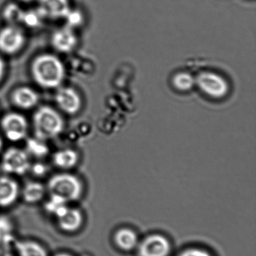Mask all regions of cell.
<instances>
[{"label":"cell","mask_w":256,"mask_h":256,"mask_svg":"<svg viewBox=\"0 0 256 256\" xmlns=\"http://www.w3.org/2000/svg\"><path fill=\"white\" fill-rule=\"evenodd\" d=\"M21 1L24 2H31L34 1V0H21Z\"/></svg>","instance_id":"1f68e13d"},{"label":"cell","mask_w":256,"mask_h":256,"mask_svg":"<svg viewBox=\"0 0 256 256\" xmlns=\"http://www.w3.org/2000/svg\"><path fill=\"white\" fill-rule=\"evenodd\" d=\"M64 19L66 21V26L74 30L83 24L84 16L80 10L70 9Z\"/></svg>","instance_id":"d4e9b609"},{"label":"cell","mask_w":256,"mask_h":256,"mask_svg":"<svg viewBox=\"0 0 256 256\" xmlns=\"http://www.w3.org/2000/svg\"><path fill=\"white\" fill-rule=\"evenodd\" d=\"M15 250L19 256H48L45 248L33 240H15Z\"/></svg>","instance_id":"9a60e30c"},{"label":"cell","mask_w":256,"mask_h":256,"mask_svg":"<svg viewBox=\"0 0 256 256\" xmlns=\"http://www.w3.org/2000/svg\"><path fill=\"white\" fill-rule=\"evenodd\" d=\"M172 82L176 90L180 92H186L194 86L195 80L190 74L180 72L174 75Z\"/></svg>","instance_id":"44dd1931"},{"label":"cell","mask_w":256,"mask_h":256,"mask_svg":"<svg viewBox=\"0 0 256 256\" xmlns=\"http://www.w3.org/2000/svg\"><path fill=\"white\" fill-rule=\"evenodd\" d=\"M83 189L81 180L69 173L55 174L48 180L50 196L58 197L67 203L79 200L82 196Z\"/></svg>","instance_id":"3957f363"},{"label":"cell","mask_w":256,"mask_h":256,"mask_svg":"<svg viewBox=\"0 0 256 256\" xmlns=\"http://www.w3.org/2000/svg\"><path fill=\"white\" fill-rule=\"evenodd\" d=\"M12 100L17 108L30 110L39 103V96L35 90L30 87L22 86L14 90Z\"/></svg>","instance_id":"4fadbf2b"},{"label":"cell","mask_w":256,"mask_h":256,"mask_svg":"<svg viewBox=\"0 0 256 256\" xmlns=\"http://www.w3.org/2000/svg\"><path fill=\"white\" fill-rule=\"evenodd\" d=\"M33 124L36 138L43 141L56 138L64 129V121L60 114L48 106H41L36 111Z\"/></svg>","instance_id":"7a4b0ae2"},{"label":"cell","mask_w":256,"mask_h":256,"mask_svg":"<svg viewBox=\"0 0 256 256\" xmlns=\"http://www.w3.org/2000/svg\"><path fill=\"white\" fill-rule=\"evenodd\" d=\"M115 242L117 246L124 250H130L136 246L138 238L132 230H121L116 234Z\"/></svg>","instance_id":"d6986e66"},{"label":"cell","mask_w":256,"mask_h":256,"mask_svg":"<svg viewBox=\"0 0 256 256\" xmlns=\"http://www.w3.org/2000/svg\"><path fill=\"white\" fill-rule=\"evenodd\" d=\"M24 12V10H23L17 4H10L5 8L3 16H4V19L11 25H15L18 22H21Z\"/></svg>","instance_id":"603a6c76"},{"label":"cell","mask_w":256,"mask_h":256,"mask_svg":"<svg viewBox=\"0 0 256 256\" xmlns=\"http://www.w3.org/2000/svg\"><path fill=\"white\" fill-rule=\"evenodd\" d=\"M68 207L69 206L66 202L63 201L58 197L50 196L49 200L45 204V210L57 218L60 216Z\"/></svg>","instance_id":"7402d4cb"},{"label":"cell","mask_w":256,"mask_h":256,"mask_svg":"<svg viewBox=\"0 0 256 256\" xmlns=\"http://www.w3.org/2000/svg\"><path fill=\"white\" fill-rule=\"evenodd\" d=\"M45 195V188L37 182H27L22 190V196L26 202L30 204L39 202Z\"/></svg>","instance_id":"e0dca14e"},{"label":"cell","mask_w":256,"mask_h":256,"mask_svg":"<svg viewBox=\"0 0 256 256\" xmlns=\"http://www.w3.org/2000/svg\"><path fill=\"white\" fill-rule=\"evenodd\" d=\"M38 10L44 18L60 19L65 18L70 7L68 0H39Z\"/></svg>","instance_id":"8fae6325"},{"label":"cell","mask_w":256,"mask_h":256,"mask_svg":"<svg viewBox=\"0 0 256 256\" xmlns=\"http://www.w3.org/2000/svg\"><path fill=\"white\" fill-rule=\"evenodd\" d=\"M20 194L18 184L7 176L0 177V207L12 206L18 200Z\"/></svg>","instance_id":"7c38bea8"},{"label":"cell","mask_w":256,"mask_h":256,"mask_svg":"<svg viewBox=\"0 0 256 256\" xmlns=\"http://www.w3.org/2000/svg\"><path fill=\"white\" fill-rule=\"evenodd\" d=\"M78 43L73 28L66 26L57 30L51 38V44L56 50L63 54L72 52Z\"/></svg>","instance_id":"30bf717a"},{"label":"cell","mask_w":256,"mask_h":256,"mask_svg":"<svg viewBox=\"0 0 256 256\" xmlns=\"http://www.w3.org/2000/svg\"><path fill=\"white\" fill-rule=\"evenodd\" d=\"M15 240L13 222L9 216L0 215V246L9 248Z\"/></svg>","instance_id":"ac0fdd59"},{"label":"cell","mask_w":256,"mask_h":256,"mask_svg":"<svg viewBox=\"0 0 256 256\" xmlns=\"http://www.w3.org/2000/svg\"><path fill=\"white\" fill-rule=\"evenodd\" d=\"M180 256H210L207 252L200 250L192 249L185 251Z\"/></svg>","instance_id":"4316f807"},{"label":"cell","mask_w":256,"mask_h":256,"mask_svg":"<svg viewBox=\"0 0 256 256\" xmlns=\"http://www.w3.org/2000/svg\"><path fill=\"white\" fill-rule=\"evenodd\" d=\"M30 170H31L34 176L41 177V176H45L46 174L48 168L45 164H42V162H36L32 166H30Z\"/></svg>","instance_id":"484cf974"},{"label":"cell","mask_w":256,"mask_h":256,"mask_svg":"<svg viewBox=\"0 0 256 256\" xmlns=\"http://www.w3.org/2000/svg\"><path fill=\"white\" fill-rule=\"evenodd\" d=\"M198 88L212 98H222L228 94V82L220 75L213 72H203L195 80Z\"/></svg>","instance_id":"277c9868"},{"label":"cell","mask_w":256,"mask_h":256,"mask_svg":"<svg viewBox=\"0 0 256 256\" xmlns=\"http://www.w3.org/2000/svg\"><path fill=\"white\" fill-rule=\"evenodd\" d=\"M55 256H72L70 254H66V252H61V254H57Z\"/></svg>","instance_id":"f546056e"},{"label":"cell","mask_w":256,"mask_h":256,"mask_svg":"<svg viewBox=\"0 0 256 256\" xmlns=\"http://www.w3.org/2000/svg\"><path fill=\"white\" fill-rule=\"evenodd\" d=\"M5 68H6V67H5L4 62L0 58V81L2 80L3 76H4Z\"/></svg>","instance_id":"f1b7e54d"},{"label":"cell","mask_w":256,"mask_h":256,"mask_svg":"<svg viewBox=\"0 0 256 256\" xmlns=\"http://www.w3.org/2000/svg\"><path fill=\"white\" fill-rule=\"evenodd\" d=\"M25 43L24 32L14 25L5 27L0 31V51L8 55L19 52Z\"/></svg>","instance_id":"52a82bcc"},{"label":"cell","mask_w":256,"mask_h":256,"mask_svg":"<svg viewBox=\"0 0 256 256\" xmlns=\"http://www.w3.org/2000/svg\"><path fill=\"white\" fill-rule=\"evenodd\" d=\"M44 16L39 10H30L24 12L21 22L30 28H37L42 24Z\"/></svg>","instance_id":"cb8c5ba5"},{"label":"cell","mask_w":256,"mask_h":256,"mask_svg":"<svg viewBox=\"0 0 256 256\" xmlns=\"http://www.w3.org/2000/svg\"><path fill=\"white\" fill-rule=\"evenodd\" d=\"M3 140H2V137L0 136V150H1L2 148H3Z\"/></svg>","instance_id":"4dcf8cb0"},{"label":"cell","mask_w":256,"mask_h":256,"mask_svg":"<svg viewBox=\"0 0 256 256\" xmlns=\"http://www.w3.org/2000/svg\"><path fill=\"white\" fill-rule=\"evenodd\" d=\"M57 106L68 115H75L82 106V100L76 90L71 87H62L55 94Z\"/></svg>","instance_id":"ba28073f"},{"label":"cell","mask_w":256,"mask_h":256,"mask_svg":"<svg viewBox=\"0 0 256 256\" xmlns=\"http://www.w3.org/2000/svg\"><path fill=\"white\" fill-rule=\"evenodd\" d=\"M78 154L73 149H63L58 150L53 156V162L58 168L69 170L78 164Z\"/></svg>","instance_id":"2e32d148"},{"label":"cell","mask_w":256,"mask_h":256,"mask_svg":"<svg viewBox=\"0 0 256 256\" xmlns=\"http://www.w3.org/2000/svg\"><path fill=\"white\" fill-rule=\"evenodd\" d=\"M171 246L163 236H151L147 237L139 246L140 256H167Z\"/></svg>","instance_id":"9c48e42d"},{"label":"cell","mask_w":256,"mask_h":256,"mask_svg":"<svg viewBox=\"0 0 256 256\" xmlns=\"http://www.w3.org/2000/svg\"><path fill=\"white\" fill-rule=\"evenodd\" d=\"M31 74L39 86L56 88L63 84L66 73L64 66L58 57L52 54H42L32 62Z\"/></svg>","instance_id":"6da1fadb"},{"label":"cell","mask_w":256,"mask_h":256,"mask_svg":"<svg viewBox=\"0 0 256 256\" xmlns=\"http://www.w3.org/2000/svg\"><path fill=\"white\" fill-rule=\"evenodd\" d=\"M2 130L8 140L18 142L27 136L28 123L25 117L16 112L6 114L1 120Z\"/></svg>","instance_id":"8992f818"},{"label":"cell","mask_w":256,"mask_h":256,"mask_svg":"<svg viewBox=\"0 0 256 256\" xmlns=\"http://www.w3.org/2000/svg\"><path fill=\"white\" fill-rule=\"evenodd\" d=\"M0 256H13L9 248L0 246Z\"/></svg>","instance_id":"83f0119b"},{"label":"cell","mask_w":256,"mask_h":256,"mask_svg":"<svg viewBox=\"0 0 256 256\" xmlns=\"http://www.w3.org/2000/svg\"><path fill=\"white\" fill-rule=\"evenodd\" d=\"M30 166L28 154L21 149L11 148L3 154L2 168L8 174L24 176L30 170Z\"/></svg>","instance_id":"5b68a950"},{"label":"cell","mask_w":256,"mask_h":256,"mask_svg":"<svg viewBox=\"0 0 256 256\" xmlns=\"http://www.w3.org/2000/svg\"><path fill=\"white\" fill-rule=\"evenodd\" d=\"M27 153L33 155L35 158H42L46 156L49 152L45 141L37 138H30L27 140Z\"/></svg>","instance_id":"ffe728a7"},{"label":"cell","mask_w":256,"mask_h":256,"mask_svg":"<svg viewBox=\"0 0 256 256\" xmlns=\"http://www.w3.org/2000/svg\"><path fill=\"white\" fill-rule=\"evenodd\" d=\"M59 227L66 232L78 231L83 224L82 213L78 209L68 207L57 218Z\"/></svg>","instance_id":"5bb4252c"}]
</instances>
